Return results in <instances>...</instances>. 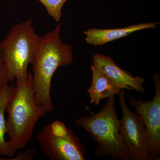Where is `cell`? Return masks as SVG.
<instances>
[{"label": "cell", "instance_id": "6da1fadb", "mask_svg": "<svg viewBox=\"0 0 160 160\" xmlns=\"http://www.w3.org/2000/svg\"><path fill=\"white\" fill-rule=\"evenodd\" d=\"M61 24L53 31L40 37L32 65V86L37 102L47 112L54 109L52 100V79L58 68L69 66L73 62L72 46L60 38Z\"/></svg>", "mask_w": 160, "mask_h": 160}, {"label": "cell", "instance_id": "7a4b0ae2", "mask_svg": "<svg viewBox=\"0 0 160 160\" xmlns=\"http://www.w3.org/2000/svg\"><path fill=\"white\" fill-rule=\"evenodd\" d=\"M6 134L16 152L31 141L36 124L48 112L35 98L31 73L26 79L16 80L6 103Z\"/></svg>", "mask_w": 160, "mask_h": 160}, {"label": "cell", "instance_id": "3957f363", "mask_svg": "<svg viewBox=\"0 0 160 160\" xmlns=\"http://www.w3.org/2000/svg\"><path fill=\"white\" fill-rule=\"evenodd\" d=\"M115 96L108 98L97 113L82 116L76 121L98 144L94 150L97 156H110L116 160H130V155L119 132L120 120L115 108Z\"/></svg>", "mask_w": 160, "mask_h": 160}, {"label": "cell", "instance_id": "277c9868", "mask_svg": "<svg viewBox=\"0 0 160 160\" xmlns=\"http://www.w3.org/2000/svg\"><path fill=\"white\" fill-rule=\"evenodd\" d=\"M39 39L31 20H28L12 26L0 43V57L7 68L9 82L28 78V67L33 61Z\"/></svg>", "mask_w": 160, "mask_h": 160}, {"label": "cell", "instance_id": "5b68a950", "mask_svg": "<svg viewBox=\"0 0 160 160\" xmlns=\"http://www.w3.org/2000/svg\"><path fill=\"white\" fill-rule=\"evenodd\" d=\"M37 142L43 156L49 160H85L86 148L80 138L60 121L44 127Z\"/></svg>", "mask_w": 160, "mask_h": 160}, {"label": "cell", "instance_id": "8992f818", "mask_svg": "<svg viewBox=\"0 0 160 160\" xmlns=\"http://www.w3.org/2000/svg\"><path fill=\"white\" fill-rule=\"evenodd\" d=\"M125 89L118 95L122 116L120 120L119 132L130 155V160H149L147 131L142 118L129 109L125 98Z\"/></svg>", "mask_w": 160, "mask_h": 160}, {"label": "cell", "instance_id": "52a82bcc", "mask_svg": "<svg viewBox=\"0 0 160 160\" xmlns=\"http://www.w3.org/2000/svg\"><path fill=\"white\" fill-rule=\"evenodd\" d=\"M155 93L153 99L142 101L128 95L129 103L142 120L148 138L149 160L160 159V78L153 77Z\"/></svg>", "mask_w": 160, "mask_h": 160}, {"label": "cell", "instance_id": "ba28073f", "mask_svg": "<svg viewBox=\"0 0 160 160\" xmlns=\"http://www.w3.org/2000/svg\"><path fill=\"white\" fill-rule=\"evenodd\" d=\"M92 63L112 83L120 89L134 90L143 94L146 92V89L143 86L145 79L139 76H133L129 72L121 69L110 56L93 54Z\"/></svg>", "mask_w": 160, "mask_h": 160}, {"label": "cell", "instance_id": "9c48e42d", "mask_svg": "<svg viewBox=\"0 0 160 160\" xmlns=\"http://www.w3.org/2000/svg\"><path fill=\"white\" fill-rule=\"evenodd\" d=\"M159 22L140 23L118 29H88L84 32L87 44L94 46H102L125 38L140 30L156 28Z\"/></svg>", "mask_w": 160, "mask_h": 160}, {"label": "cell", "instance_id": "30bf717a", "mask_svg": "<svg viewBox=\"0 0 160 160\" xmlns=\"http://www.w3.org/2000/svg\"><path fill=\"white\" fill-rule=\"evenodd\" d=\"M92 82L87 92L90 97V104L98 105L101 100L109 98L118 94L120 89L92 64L91 66Z\"/></svg>", "mask_w": 160, "mask_h": 160}, {"label": "cell", "instance_id": "8fae6325", "mask_svg": "<svg viewBox=\"0 0 160 160\" xmlns=\"http://www.w3.org/2000/svg\"><path fill=\"white\" fill-rule=\"evenodd\" d=\"M13 86L6 85L0 92V156L11 158L14 156L15 152L9 141H6V120L5 112L7 101L11 94Z\"/></svg>", "mask_w": 160, "mask_h": 160}, {"label": "cell", "instance_id": "7c38bea8", "mask_svg": "<svg viewBox=\"0 0 160 160\" xmlns=\"http://www.w3.org/2000/svg\"><path fill=\"white\" fill-rule=\"evenodd\" d=\"M45 8L48 14L57 22L62 17V9L67 0H39Z\"/></svg>", "mask_w": 160, "mask_h": 160}, {"label": "cell", "instance_id": "4fadbf2b", "mask_svg": "<svg viewBox=\"0 0 160 160\" xmlns=\"http://www.w3.org/2000/svg\"><path fill=\"white\" fill-rule=\"evenodd\" d=\"M38 154V152L36 148H29L24 151L18 152L14 157H12L8 159L0 158V160H32L37 157Z\"/></svg>", "mask_w": 160, "mask_h": 160}, {"label": "cell", "instance_id": "5bb4252c", "mask_svg": "<svg viewBox=\"0 0 160 160\" xmlns=\"http://www.w3.org/2000/svg\"><path fill=\"white\" fill-rule=\"evenodd\" d=\"M8 73L6 65L0 57V92L8 84Z\"/></svg>", "mask_w": 160, "mask_h": 160}]
</instances>
